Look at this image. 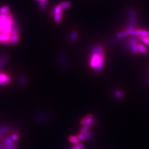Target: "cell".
<instances>
[{
	"instance_id": "cell-1",
	"label": "cell",
	"mask_w": 149,
	"mask_h": 149,
	"mask_svg": "<svg viewBox=\"0 0 149 149\" xmlns=\"http://www.w3.org/2000/svg\"><path fill=\"white\" fill-rule=\"evenodd\" d=\"M17 23L15 18L10 12L1 15L0 17V43L5 45H12L17 43L19 37L12 36V28Z\"/></svg>"
},
{
	"instance_id": "cell-2",
	"label": "cell",
	"mask_w": 149,
	"mask_h": 149,
	"mask_svg": "<svg viewBox=\"0 0 149 149\" xmlns=\"http://www.w3.org/2000/svg\"><path fill=\"white\" fill-rule=\"evenodd\" d=\"M106 60V51L103 46L98 44L92 48L89 58L90 67L96 73L102 71Z\"/></svg>"
},
{
	"instance_id": "cell-3",
	"label": "cell",
	"mask_w": 149,
	"mask_h": 149,
	"mask_svg": "<svg viewBox=\"0 0 149 149\" xmlns=\"http://www.w3.org/2000/svg\"><path fill=\"white\" fill-rule=\"evenodd\" d=\"M96 123H97V120L91 114H87L80 120V124L82 126V128L86 130H90L91 126L95 125Z\"/></svg>"
},
{
	"instance_id": "cell-4",
	"label": "cell",
	"mask_w": 149,
	"mask_h": 149,
	"mask_svg": "<svg viewBox=\"0 0 149 149\" xmlns=\"http://www.w3.org/2000/svg\"><path fill=\"white\" fill-rule=\"evenodd\" d=\"M125 43V46L128 51H130L133 54H138V44L139 42L137 37L133 36L127 39Z\"/></svg>"
},
{
	"instance_id": "cell-5",
	"label": "cell",
	"mask_w": 149,
	"mask_h": 149,
	"mask_svg": "<svg viewBox=\"0 0 149 149\" xmlns=\"http://www.w3.org/2000/svg\"><path fill=\"white\" fill-rule=\"evenodd\" d=\"M63 8L60 4L56 5L50 12V15L54 17V21L56 23L61 22L63 19Z\"/></svg>"
},
{
	"instance_id": "cell-6",
	"label": "cell",
	"mask_w": 149,
	"mask_h": 149,
	"mask_svg": "<svg viewBox=\"0 0 149 149\" xmlns=\"http://www.w3.org/2000/svg\"><path fill=\"white\" fill-rule=\"evenodd\" d=\"M11 82V77L9 74L0 70V86L8 85Z\"/></svg>"
},
{
	"instance_id": "cell-7",
	"label": "cell",
	"mask_w": 149,
	"mask_h": 149,
	"mask_svg": "<svg viewBox=\"0 0 149 149\" xmlns=\"http://www.w3.org/2000/svg\"><path fill=\"white\" fill-rule=\"evenodd\" d=\"M131 36L137 38L147 37L149 36V31L142 29H135L133 31Z\"/></svg>"
},
{
	"instance_id": "cell-8",
	"label": "cell",
	"mask_w": 149,
	"mask_h": 149,
	"mask_svg": "<svg viewBox=\"0 0 149 149\" xmlns=\"http://www.w3.org/2000/svg\"><path fill=\"white\" fill-rule=\"evenodd\" d=\"M138 53L141 54H146L148 52V49L145 45L143 43H139L138 44Z\"/></svg>"
},
{
	"instance_id": "cell-9",
	"label": "cell",
	"mask_w": 149,
	"mask_h": 149,
	"mask_svg": "<svg viewBox=\"0 0 149 149\" xmlns=\"http://www.w3.org/2000/svg\"><path fill=\"white\" fill-rule=\"evenodd\" d=\"M68 140L70 143L73 144L74 145L78 144L80 143V140L78 139L77 136L74 135H70L68 138Z\"/></svg>"
},
{
	"instance_id": "cell-10",
	"label": "cell",
	"mask_w": 149,
	"mask_h": 149,
	"mask_svg": "<svg viewBox=\"0 0 149 149\" xmlns=\"http://www.w3.org/2000/svg\"><path fill=\"white\" fill-rule=\"evenodd\" d=\"M8 60V58L6 55H0V70L2 67L5 66Z\"/></svg>"
},
{
	"instance_id": "cell-11",
	"label": "cell",
	"mask_w": 149,
	"mask_h": 149,
	"mask_svg": "<svg viewBox=\"0 0 149 149\" xmlns=\"http://www.w3.org/2000/svg\"><path fill=\"white\" fill-rule=\"evenodd\" d=\"M78 38V33L76 31H72L70 34L69 39L71 42H74Z\"/></svg>"
},
{
	"instance_id": "cell-12",
	"label": "cell",
	"mask_w": 149,
	"mask_h": 149,
	"mask_svg": "<svg viewBox=\"0 0 149 149\" xmlns=\"http://www.w3.org/2000/svg\"><path fill=\"white\" fill-rule=\"evenodd\" d=\"M61 5V6L63 8V10H66L69 8L71 6V3L70 1H63L61 2L60 3H59Z\"/></svg>"
},
{
	"instance_id": "cell-13",
	"label": "cell",
	"mask_w": 149,
	"mask_h": 149,
	"mask_svg": "<svg viewBox=\"0 0 149 149\" xmlns=\"http://www.w3.org/2000/svg\"><path fill=\"white\" fill-rule=\"evenodd\" d=\"M113 96L116 99H121L123 97V93L119 90H116L114 92Z\"/></svg>"
},
{
	"instance_id": "cell-14",
	"label": "cell",
	"mask_w": 149,
	"mask_h": 149,
	"mask_svg": "<svg viewBox=\"0 0 149 149\" xmlns=\"http://www.w3.org/2000/svg\"><path fill=\"white\" fill-rule=\"evenodd\" d=\"M139 40L144 45L149 46V36L144 37H139L138 38Z\"/></svg>"
},
{
	"instance_id": "cell-15",
	"label": "cell",
	"mask_w": 149,
	"mask_h": 149,
	"mask_svg": "<svg viewBox=\"0 0 149 149\" xmlns=\"http://www.w3.org/2000/svg\"><path fill=\"white\" fill-rule=\"evenodd\" d=\"M10 10V8L8 6H3L1 8H0V14L3 15L6 14L7 13L9 12Z\"/></svg>"
},
{
	"instance_id": "cell-16",
	"label": "cell",
	"mask_w": 149,
	"mask_h": 149,
	"mask_svg": "<svg viewBox=\"0 0 149 149\" xmlns=\"http://www.w3.org/2000/svg\"><path fill=\"white\" fill-rule=\"evenodd\" d=\"M48 5V2H38V7L39 8L41 11H45Z\"/></svg>"
},
{
	"instance_id": "cell-17",
	"label": "cell",
	"mask_w": 149,
	"mask_h": 149,
	"mask_svg": "<svg viewBox=\"0 0 149 149\" xmlns=\"http://www.w3.org/2000/svg\"><path fill=\"white\" fill-rule=\"evenodd\" d=\"M77 138H78L80 141H86L88 139H87V137H86V135L84 134H81V133H78L77 135Z\"/></svg>"
},
{
	"instance_id": "cell-18",
	"label": "cell",
	"mask_w": 149,
	"mask_h": 149,
	"mask_svg": "<svg viewBox=\"0 0 149 149\" xmlns=\"http://www.w3.org/2000/svg\"><path fill=\"white\" fill-rule=\"evenodd\" d=\"M84 147L85 146L84 144L79 143L75 145L72 149H84Z\"/></svg>"
},
{
	"instance_id": "cell-19",
	"label": "cell",
	"mask_w": 149,
	"mask_h": 149,
	"mask_svg": "<svg viewBox=\"0 0 149 149\" xmlns=\"http://www.w3.org/2000/svg\"><path fill=\"white\" fill-rule=\"evenodd\" d=\"M38 2H48V0H35Z\"/></svg>"
}]
</instances>
